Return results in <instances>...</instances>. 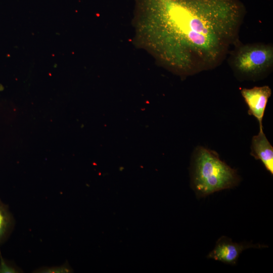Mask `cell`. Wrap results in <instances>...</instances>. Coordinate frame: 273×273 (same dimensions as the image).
I'll return each instance as SVG.
<instances>
[{
    "mask_svg": "<svg viewBox=\"0 0 273 273\" xmlns=\"http://www.w3.org/2000/svg\"><path fill=\"white\" fill-rule=\"evenodd\" d=\"M263 247H266V246L250 243L234 242L231 238L222 236L217 240L214 248L208 254L207 258L234 265L245 250L250 248Z\"/></svg>",
    "mask_w": 273,
    "mask_h": 273,
    "instance_id": "cell-4",
    "label": "cell"
},
{
    "mask_svg": "<svg viewBox=\"0 0 273 273\" xmlns=\"http://www.w3.org/2000/svg\"><path fill=\"white\" fill-rule=\"evenodd\" d=\"M19 270L7 263L3 257L0 251V273H16Z\"/></svg>",
    "mask_w": 273,
    "mask_h": 273,
    "instance_id": "cell-9",
    "label": "cell"
},
{
    "mask_svg": "<svg viewBox=\"0 0 273 273\" xmlns=\"http://www.w3.org/2000/svg\"><path fill=\"white\" fill-rule=\"evenodd\" d=\"M139 39L183 78L221 65L247 11L240 0H136Z\"/></svg>",
    "mask_w": 273,
    "mask_h": 273,
    "instance_id": "cell-1",
    "label": "cell"
},
{
    "mask_svg": "<svg viewBox=\"0 0 273 273\" xmlns=\"http://www.w3.org/2000/svg\"><path fill=\"white\" fill-rule=\"evenodd\" d=\"M241 94L248 107V113L258 121L259 127H263L262 119L271 89L268 85L244 88Z\"/></svg>",
    "mask_w": 273,
    "mask_h": 273,
    "instance_id": "cell-5",
    "label": "cell"
},
{
    "mask_svg": "<svg viewBox=\"0 0 273 273\" xmlns=\"http://www.w3.org/2000/svg\"><path fill=\"white\" fill-rule=\"evenodd\" d=\"M191 187L198 198L238 186L237 170L221 160L215 151L203 146L194 150L191 166Z\"/></svg>",
    "mask_w": 273,
    "mask_h": 273,
    "instance_id": "cell-2",
    "label": "cell"
},
{
    "mask_svg": "<svg viewBox=\"0 0 273 273\" xmlns=\"http://www.w3.org/2000/svg\"><path fill=\"white\" fill-rule=\"evenodd\" d=\"M263 127H259L257 134L251 140L250 155L260 160L265 169L273 174V147L264 133Z\"/></svg>",
    "mask_w": 273,
    "mask_h": 273,
    "instance_id": "cell-6",
    "label": "cell"
},
{
    "mask_svg": "<svg viewBox=\"0 0 273 273\" xmlns=\"http://www.w3.org/2000/svg\"><path fill=\"white\" fill-rule=\"evenodd\" d=\"M228 63L240 81H257L273 70V46L262 42L244 43L240 39L230 51Z\"/></svg>",
    "mask_w": 273,
    "mask_h": 273,
    "instance_id": "cell-3",
    "label": "cell"
},
{
    "mask_svg": "<svg viewBox=\"0 0 273 273\" xmlns=\"http://www.w3.org/2000/svg\"><path fill=\"white\" fill-rule=\"evenodd\" d=\"M14 218L8 206L0 199V245L10 235L14 226Z\"/></svg>",
    "mask_w": 273,
    "mask_h": 273,
    "instance_id": "cell-7",
    "label": "cell"
},
{
    "mask_svg": "<svg viewBox=\"0 0 273 273\" xmlns=\"http://www.w3.org/2000/svg\"><path fill=\"white\" fill-rule=\"evenodd\" d=\"M70 268L65 264L60 266L43 267L38 269L37 272H69Z\"/></svg>",
    "mask_w": 273,
    "mask_h": 273,
    "instance_id": "cell-8",
    "label": "cell"
}]
</instances>
